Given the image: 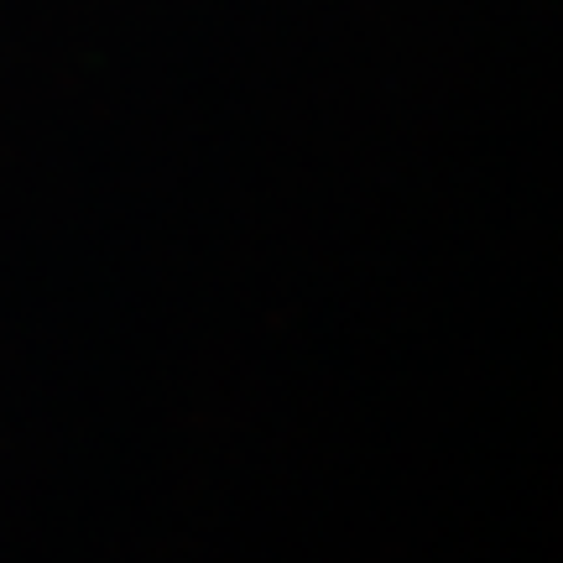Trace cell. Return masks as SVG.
Here are the masks:
<instances>
[]
</instances>
